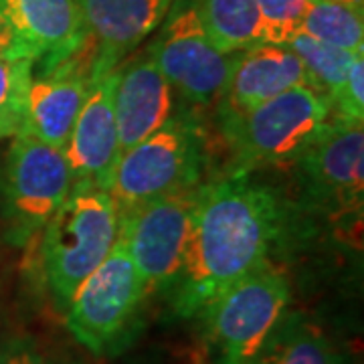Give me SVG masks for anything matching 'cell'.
Segmentation results:
<instances>
[{
	"mask_svg": "<svg viewBox=\"0 0 364 364\" xmlns=\"http://www.w3.org/2000/svg\"><path fill=\"white\" fill-rule=\"evenodd\" d=\"M0 364H47L43 360L33 342L11 340L0 348Z\"/></svg>",
	"mask_w": 364,
	"mask_h": 364,
	"instance_id": "cb8c5ba5",
	"label": "cell"
},
{
	"mask_svg": "<svg viewBox=\"0 0 364 364\" xmlns=\"http://www.w3.org/2000/svg\"><path fill=\"white\" fill-rule=\"evenodd\" d=\"M0 57H4V59H31L2 14H0Z\"/></svg>",
	"mask_w": 364,
	"mask_h": 364,
	"instance_id": "d4e9b609",
	"label": "cell"
},
{
	"mask_svg": "<svg viewBox=\"0 0 364 364\" xmlns=\"http://www.w3.org/2000/svg\"><path fill=\"white\" fill-rule=\"evenodd\" d=\"M334 2H344V4H352V6H358V9H363V6H364V0H334Z\"/></svg>",
	"mask_w": 364,
	"mask_h": 364,
	"instance_id": "484cf974",
	"label": "cell"
},
{
	"mask_svg": "<svg viewBox=\"0 0 364 364\" xmlns=\"http://www.w3.org/2000/svg\"><path fill=\"white\" fill-rule=\"evenodd\" d=\"M117 67L91 85L87 100L75 119L63 150L73 184L109 188L117 160L122 156L114 109Z\"/></svg>",
	"mask_w": 364,
	"mask_h": 364,
	"instance_id": "8fae6325",
	"label": "cell"
},
{
	"mask_svg": "<svg viewBox=\"0 0 364 364\" xmlns=\"http://www.w3.org/2000/svg\"><path fill=\"white\" fill-rule=\"evenodd\" d=\"M203 26L215 47L225 55L265 43L255 0H196Z\"/></svg>",
	"mask_w": 364,
	"mask_h": 364,
	"instance_id": "ac0fdd59",
	"label": "cell"
},
{
	"mask_svg": "<svg viewBox=\"0 0 364 364\" xmlns=\"http://www.w3.org/2000/svg\"><path fill=\"white\" fill-rule=\"evenodd\" d=\"M200 168L203 134L196 119L172 114L164 126L119 156L107 193L119 215L146 200L198 186Z\"/></svg>",
	"mask_w": 364,
	"mask_h": 364,
	"instance_id": "277c9868",
	"label": "cell"
},
{
	"mask_svg": "<svg viewBox=\"0 0 364 364\" xmlns=\"http://www.w3.org/2000/svg\"><path fill=\"white\" fill-rule=\"evenodd\" d=\"M299 85H312V81L298 55L287 45L259 43L235 53L229 79L219 100L221 117L241 116Z\"/></svg>",
	"mask_w": 364,
	"mask_h": 364,
	"instance_id": "4fadbf2b",
	"label": "cell"
},
{
	"mask_svg": "<svg viewBox=\"0 0 364 364\" xmlns=\"http://www.w3.org/2000/svg\"><path fill=\"white\" fill-rule=\"evenodd\" d=\"M364 9L334 2L312 0L299 33L350 53H364Z\"/></svg>",
	"mask_w": 364,
	"mask_h": 364,
	"instance_id": "d6986e66",
	"label": "cell"
},
{
	"mask_svg": "<svg viewBox=\"0 0 364 364\" xmlns=\"http://www.w3.org/2000/svg\"><path fill=\"white\" fill-rule=\"evenodd\" d=\"M200 186L182 188L119 213L117 241L128 249L148 291L174 286L186 259Z\"/></svg>",
	"mask_w": 364,
	"mask_h": 364,
	"instance_id": "8992f818",
	"label": "cell"
},
{
	"mask_svg": "<svg viewBox=\"0 0 364 364\" xmlns=\"http://www.w3.org/2000/svg\"><path fill=\"white\" fill-rule=\"evenodd\" d=\"M172 93V85L150 51L126 65H117L114 109L122 154L166 124L174 114Z\"/></svg>",
	"mask_w": 364,
	"mask_h": 364,
	"instance_id": "9a60e30c",
	"label": "cell"
},
{
	"mask_svg": "<svg viewBox=\"0 0 364 364\" xmlns=\"http://www.w3.org/2000/svg\"><path fill=\"white\" fill-rule=\"evenodd\" d=\"M174 0H81L95 77L114 71L166 18Z\"/></svg>",
	"mask_w": 364,
	"mask_h": 364,
	"instance_id": "7c38bea8",
	"label": "cell"
},
{
	"mask_svg": "<svg viewBox=\"0 0 364 364\" xmlns=\"http://www.w3.org/2000/svg\"><path fill=\"white\" fill-rule=\"evenodd\" d=\"M294 164L320 198L340 207H360L364 193V122L332 114Z\"/></svg>",
	"mask_w": 364,
	"mask_h": 364,
	"instance_id": "30bf717a",
	"label": "cell"
},
{
	"mask_svg": "<svg viewBox=\"0 0 364 364\" xmlns=\"http://www.w3.org/2000/svg\"><path fill=\"white\" fill-rule=\"evenodd\" d=\"M289 282L269 263L227 287L205 308L208 344L219 364H255L286 314Z\"/></svg>",
	"mask_w": 364,
	"mask_h": 364,
	"instance_id": "5b68a950",
	"label": "cell"
},
{
	"mask_svg": "<svg viewBox=\"0 0 364 364\" xmlns=\"http://www.w3.org/2000/svg\"><path fill=\"white\" fill-rule=\"evenodd\" d=\"M4 166V217L9 239L23 245L63 205L73 178L65 152L28 134H14Z\"/></svg>",
	"mask_w": 364,
	"mask_h": 364,
	"instance_id": "52a82bcc",
	"label": "cell"
},
{
	"mask_svg": "<svg viewBox=\"0 0 364 364\" xmlns=\"http://www.w3.org/2000/svg\"><path fill=\"white\" fill-rule=\"evenodd\" d=\"M119 215L109 193L73 184L63 205L43 227L41 265L53 296L67 308L79 286L109 255L117 241Z\"/></svg>",
	"mask_w": 364,
	"mask_h": 364,
	"instance_id": "7a4b0ae2",
	"label": "cell"
},
{
	"mask_svg": "<svg viewBox=\"0 0 364 364\" xmlns=\"http://www.w3.org/2000/svg\"><path fill=\"white\" fill-rule=\"evenodd\" d=\"M332 114L364 122V53L352 61L348 75L332 100Z\"/></svg>",
	"mask_w": 364,
	"mask_h": 364,
	"instance_id": "603a6c76",
	"label": "cell"
},
{
	"mask_svg": "<svg viewBox=\"0 0 364 364\" xmlns=\"http://www.w3.org/2000/svg\"><path fill=\"white\" fill-rule=\"evenodd\" d=\"M146 294L148 286L128 249L116 241L67 306V328L79 344L102 354L128 328Z\"/></svg>",
	"mask_w": 364,
	"mask_h": 364,
	"instance_id": "9c48e42d",
	"label": "cell"
},
{
	"mask_svg": "<svg viewBox=\"0 0 364 364\" xmlns=\"http://www.w3.org/2000/svg\"><path fill=\"white\" fill-rule=\"evenodd\" d=\"M255 364H340V356L318 326L294 314L282 316Z\"/></svg>",
	"mask_w": 364,
	"mask_h": 364,
	"instance_id": "e0dca14e",
	"label": "cell"
},
{
	"mask_svg": "<svg viewBox=\"0 0 364 364\" xmlns=\"http://www.w3.org/2000/svg\"><path fill=\"white\" fill-rule=\"evenodd\" d=\"M95 81L79 75L43 73L28 85L21 132L65 150L81 107Z\"/></svg>",
	"mask_w": 364,
	"mask_h": 364,
	"instance_id": "2e32d148",
	"label": "cell"
},
{
	"mask_svg": "<svg viewBox=\"0 0 364 364\" xmlns=\"http://www.w3.org/2000/svg\"><path fill=\"white\" fill-rule=\"evenodd\" d=\"M0 14L33 61L45 71L65 61L85 41L81 0H0Z\"/></svg>",
	"mask_w": 364,
	"mask_h": 364,
	"instance_id": "5bb4252c",
	"label": "cell"
},
{
	"mask_svg": "<svg viewBox=\"0 0 364 364\" xmlns=\"http://www.w3.org/2000/svg\"><path fill=\"white\" fill-rule=\"evenodd\" d=\"M33 63L31 59L0 57V138H13L21 132Z\"/></svg>",
	"mask_w": 364,
	"mask_h": 364,
	"instance_id": "44dd1931",
	"label": "cell"
},
{
	"mask_svg": "<svg viewBox=\"0 0 364 364\" xmlns=\"http://www.w3.org/2000/svg\"><path fill=\"white\" fill-rule=\"evenodd\" d=\"M148 51L172 90L188 102L208 105L221 100L233 55L215 47L203 26L196 0L172 2L164 26Z\"/></svg>",
	"mask_w": 364,
	"mask_h": 364,
	"instance_id": "ba28073f",
	"label": "cell"
},
{
	"mask_svg": "<svg viewBox=\"0 0 364 364\" xmlns=\"http://www.w3.org/2000/svg\"><path fill=\"white\" fill-rule=\"evenodd\" d=\"M286 45L298 55L312 85L324 93L330 100V104L336 97V93L348 75L352 61L356 59V55H363V53H350L338 49V47H332V45H326V43H320L304 33L294 35Z\"/></svg>",
	"mask_w": 364,
	"mask_h": 364,
	"instance_id": "ffe728a7",
	"label": "cell"
},
{
	"mask_svg": "<svg viewBox=\"0 0 364 364\" xmlns=\"http://www.w3.org/2000/svg\"><path fill=\"white\" fill-rule=\"evenodd\" d=\"M284 227V207L251 172L200 186L174 308L182 318L205 312L227 287L267 263Z\"/></svg>",
	"mask_w": 364,
	"mask_h": 364,
	"instance_id": "6da1fadb",
	"label": "cell"
},
{
	"mask_svg": "<svg viewBox=\"0 0 364 364\" xmlns=\"http://www.w3.org/2000/svg\"><path fill=\"white\" fill-rule=\"evenodd\" d=\"M332 116V104L312 85H299L249 109L241 116L221 117L225 138L235 154V170L296 162L314 134Z\"/></svg>",
	"mask_w": 364,
	"mask_h": 364,
	"instance_id": "3957f363",
	"label": "cell"
},
{
	"mask_svg": "<svg viewBox=\"0 0 364 364\" xmlns=\"http://www.w3.org/2000/svg\"><path fill=\"white\" fill-rule=\"evenodd\" d=\"M263 23L265 43L286 45L298 35L312 0H255Z\"/></svg>",
	"mask_w": 364,
	"mask_h": 364,
	"instance_id": "7402d4cb",
	"label": "cell"
}]
</instances>
